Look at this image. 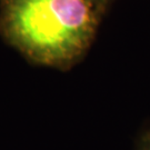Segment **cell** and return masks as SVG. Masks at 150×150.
Listing matches in <instances>:
<instances>
[{
    "instance_id": "obj_2",
    "label": "cell",
    "mask_w": 150,
    "mask_h": 150,
    "mask_svg": "<svg viewBox=\"0 0 150 150\" xmlns=\"http://www.w3.org/2000/svg\"><path fill=\"white\" fill-rule=\"evenodd\" d=\"M144 150H150V134H148V136H147V138H146Z\"/></svg>"
},
{
    "instance_id": "obj_3",
    "label": "cell",
    "mask_w": 150,
    "mask_h": 150,
    "mask_svg": "<svg viewBox=\"0 0 150 150\" xmlns=\"http://www.w3.org/2000/svg\"><path fill=\"white\" fill-rule=\"evenodd\" d=\"M95 1H97L98 4H100V5L105 6L106 7V5H107V2L109 1V0H95Z\"/></svg>"
},
{
    "instance_id": "obj_1",
    "label": "cell",
    "mask_w": 150,
    "mask_h": 150,
    "mask_svg": "<svg viewBox=\"0 0 150 150\" xmlns=\"http://www.w3.org/2000/svg\"><path fill=\"white\" fill-rule=\"evenodd\" d=\"M103 9L95 0H0V33L33 64L67 70L90 48Z\"/></svg>"
}]
</instances>
